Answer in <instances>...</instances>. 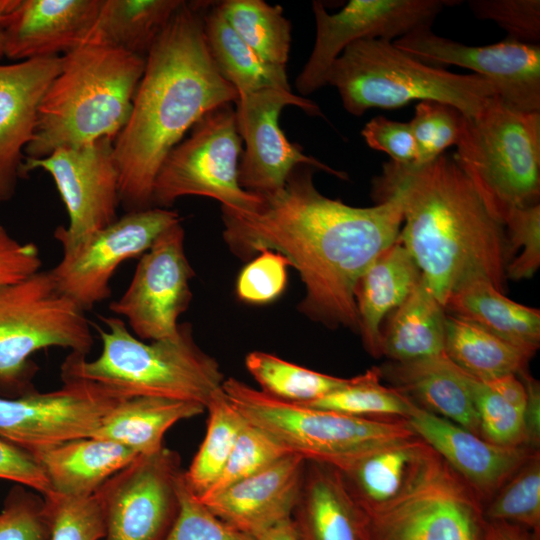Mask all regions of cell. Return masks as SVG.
Segmentation results:
<instances>
[{
	"mask_svg": "<svg viewBox=\"0 0 540 540\" xmlns=\"http://www.w3.org/2000/svg\"><path fill=\"white\" fill-rule=\"evenodd\" d=\"M312 169L296 167L280 190L259 195L251 212L222 207L223 239L242 259L264 250L282 254L305 285L299 311L326 327L358 332L356 282L397 240L402 203L396 193L363 208L330 199L315 187Z\"/></svg>",
	"mask_w": 540,
	"mask_h": 540,
	"instance_id": "obj_1",
	"label": "cell"
},
{
	"mask_svg": "<svg viewBox=\"0 0 540 540\" xmlns=\"http://www.w3.org/2000/svg\"><path fill=\"white\" fill-rule=\"evenodd\" d=\"M207 1H184L145 59L127 123L113 141L125 212L152 207L159 169L184 135L238 93L216 68L204 34Z\"/></svg>",
	"mask_w": 540,
	"mask_h": 540,
	"instance_id": "obj_2",
	"label": "cell"
},
{
	"mask_svg": "<svg viewBox=\"0 0 540 540\" xmlns=\"http://www.w3.org/2000/svg\"><path fill=\"white\" fill-rule=\"evenodd\" d=\"M372 193L375 202L391 193L400 197L398 240L443 307L452 293L476 280L505 292L512 260L505 227L452 158L441 154L421 166L386 162Z\"/></svg>",
	"mask_w": 540,
	"mask_h": 540,
	"instance_id": "obj_3",
	"label": "cell"
},
{
	"mask_svg": "<svg viewBox=\"0 0 540 540\" xmlns=\"http://www.w3.org/2000/svg\"><path fill=\"white\" fill-rule=\"evenodd\" d=\"M144 68L145 59L87 36L61 57L25 157L40 159L61 148L114 140L128 121Z\"/></svg>",
	"mask_w": 540,
	"mask_h": 540,
	"instance_id": "obj_4",
	"label": "cell"
},
{
	"mask_svg": "<svg viewBox=\"0 0 540 540\" xmlns=\"http://www.w3.org/2000/svg\"><path fill=\"white\" fill-rule=\"evenodd\" d=\"M107 329L96 326L101 353L92 361L70 353L60 376L86 380L110 395L160 397L195 402L206 409L222 391L223 374L217 361L195 343L191 326L180 324L173 337L145 342L117 316H99Z\"/></svg>",
	"mask_w": 540,
	"mask_h": 540,
	"instance_id": "obj_5",
	"label": "cell"
},
{
	"mask_svg": "<svg viewBox=\"0 0 540 540\" xmlns=\"http://www.w3.org/2000/svg\"><path fill=\"white\" fill-rule=\"evenodd\" d=\"M326 84L337 89L344 109L354 116L419 100L443 103L473 117L488 98L497 96L486 78L428 65L383 39H363L346 47L332 64Z\"/></svg>",
	"mask_w": 540,
	"mask_h": 540,
	"instance_id": "obj_6",
	"label": "cell"
},
{
	"mask_svg": "<svg viewBox=\"0 0 540 540\" xmlns=\"http://www.w3.org/2000/svg\"><path fill=\"white\" fill-rule=\"evenodd\" d=\"M452 158L488 211L502 224L540 196V111L516 109L498 96L463 119Z\"/></svg>",
	"mask_w": 540,
	"mask_h": 540,
	"instance_id": "obj_7",
	"label": "cell"
},
{
	"mask_svg": "<svg viewBox=\"0 0 540 540\" xmlns=\"http://www.w3.org/2000/svg\"><path fill=\"white\" fill-rule=\"evenodd\" d=\"M222 390L244 420L287 452L342 470L361 455L415 436L402 418H364L280 401L235 378Z\"/></svg>",
	"mask_w": 540,
	"mask_h": 540,
	"instance_id": "obj_8",
	"label": "cell"
},
{
	"mask_svg": "<svg viewBox=\"0 0 540 540\" xmlns=\"http://www.w3.org/2000/svg\"><path fill=\"white\" fill-rule=\"evenodd\" d=\"M93 344L85 311L58 288L49 270L0 286V396L37 390L33 353L61 347L87 356Z\"/></svg>",
	"mask_w": 540,
	"mask_h": 540,
	"instance_id": "obj_9",
	"label": "cell"
},
{
	"mask_svg": "<svg viewBox=\"0 0 540 540\" xmlns=\"http://www.w3.org/2000/svg\"><path fill=\"white\" fill-rule=\"evenodd\" d=\"M241 153L235 109L225 104L211 110L162 163L153 185L152 207L169 208L181 197L196 195L216 199L234 211L255 210L261 197L244 190L238 181Z\"/></svg>",
	"mask_w": 540,
	"mask_h": 540,
	"instance_id": "obj_10",
	"label": "cell"
},
{
	"mask_svg": "<svg viewBox=\"0 0 540 540\" xmlns=\"http://www.w3.org/2000/svg\"><path fill=\"white\" fill-rule=\"evenodd\" d=\"M365 512L369 540H482L486 524L481 499L437 453L403 493Z\"/></svg>",
	"mask_w": 540,
	"mask_h": 540,
	"instance_id": "obj_11",
	"label": "cell"
},
{
	"mask_svg": "<svg viewBox=\"0 0 540 540\" xmlns=\"http://www.w3.org/2000/svg\"><path fill=\"white\" fill-rule=\"evenodd\" d=\"M113 141L101 138L55 150L40 158L24 159L22 174L41 169L53 179L68 215V225L58 226L54 238L62 250L71 248L115 220L120 206V176Z\"/></svg>",
	"mask_w": 540,
	"mask_h": 540,
	"instance_id": "obj_12",
	"label": "cell"
},
{
	"mask_svg": "<svg viewBox=\"0 0 540 540\" xmlns=\"http://www.w3.org/2000/svg\"><path fill=\"white\" fill-rule=\"evenodd\" d=\"M235 104L238 133L245 143L238 169V181L244 190L257 195L278 191L293 170L302 165L348 179L346 172L306 155L287 139L280 127V113L288 105L310 116L322 117L320 107L313 101L292 90L268 88L239 95Z\"/></svg>",
	"mask_w": 540,
	"mask_h": 540,
	"instance_id": "obj_13",
	"label": "cell"
},
{
	"mask_svg": "<svg viewBox=\"0 0 540 540\" xmlns=\"http://www.w3.org/2000/svg\"><path fill=\"white\" fill-rule=\"evenodd\" d=\"M181 222L177 211L150 207L128 211L75 246L62 250L50 269L58 288L84 311L111 296V279L128 259L139 258L166 229Z\"/></svg>",
	"mask_w": 540,
	"mask_h": 540,
	"instance_id": "obj_14",
	"label": "cell"
},
{
	"mask_svg": "<svg viewBox=\"0 0 540 540\" xmlns=\"http://www.w3.org/2000/svg\"><path fill=\"white\" fill-rule=\"evenodd\" d=\"M454 1L350 0L334 14L320 1L312 2L316 35L312 52L296 78L304 97L327 85L334 61L350 44L363 39L392 41L423 28H431L437 15Z\"/></svg>",
	"mask_w": 540,
	"mask_h": 540,
	"instance_id": "obj_15",
	"label": "cell"
},
{
	"mask_svg": "<svg viewBox=\"0 0 540 540\" xmlns=\"http://www.w3.org/2000/svg\"><path fill=\"white\" fill-rule=\"evenodd\" d=\"M57 390L0 396V439L33 456L58 444L92 437L120 398L86 380L61 377Z\"/></svg>",
	"mask_w": 540,
	"mask_h": 540,
	"instance_id": "obj_16",
	"label": "cell"
},
{
	"mask_svg": "<svg viewBox=\"0 0 540 540\" xmlns=\"http://www.w3.org/2000/svg\"><path fill=\"white\" fill-rule=\"evenodd\" d=\"M177 452L166 447L138 456L96 492L105 534L102 540H162L178 513Z\"/></svg>",
	"mask_w": 540,
	"mask_h": 540,
	"instance_id": "obj_17",
	"label": "cell"
},
{
	"mask_svg": "<svg viewBox=\"0 0 540 540\" xmlns=\"http://www.w3.org/2000/svg\"><path fill=\"white\" fill-rule=\"evenodd\" d=\"M194 271L184 250L181 222L161 233L139 257L125 292L109 305L127 320L133 334L144 341L175 336L178 318L187 310Z\"/></svg>",
	"mask_w": 540,
	"mask_h": 540,
	"instance_id": "obj_18",
	"label": "cell"
},
{
	"mask_svg": "<svg viewBox=\"0 0 540 540\" xmlns=\"http://www.w3.org/2000/svg\"><path fill=\"white\" fill-rule=\"evenodd\" d=\"M393 44L428 65L464 67L489 80L496 95L527 112L540 111V45L507 38L485 46H469L423 28Z\"/></svg>",
	"mask_w": 540,
	"mask_h": 540,
	"instance_id": "obj_19",
	"label": "cell"
},
{
	"mask_svg": "<svg viewBox=\"0 0 540 540\" xmlns=\"http://www.w3.org/2000/svg\"><path fill=\"white\" fill-rule=\"evenodd\" d=\"M102 0H6L4 57L14 62L62 57L79 46Z\"/></svg>",
	"mask_w": 540,
	"mask_h": 540,
	"instance_id": "obj_20",
	"label": "cell"
},
{
	"mask_svg": "<svg viewBox=\"0 0 540 540\" xmlns=\"http://www.w3.org/2000/svg\"><path fill=\"white\" fill-rule=\"evenodd\" d=\"M406 421L481 500L492 497L535 453L526 446L493 444L415 403Z\"/></svg>",
	"mask_w": 540,
	"mask_h": 540,
	"instance_id": "obj_21",
	"label": "cell"
},
{
	"mask_svg": "<svg viewBox=\"0 0 540 540\" xmlns=\"http://www.w3.org/2000/svg\"><path fill=\"white\" fill-rule=\"evenodd\" d=\"M61 68V57L0 64V203L11 200L23 177L25 150L40 102Z\"/></svg>",
	"mask_w": 540,
	"mask_h": 540,
	"instance_id": "obj_22",
	"label": "cell"
},
{
	"mask_svg": "<svg viewBox=\"0 0 540 540\" xmlns=\"http://www.w3.org/2000/svg\"><path fill=\"white\" fill-rule=\"evenodd\" d=\"M305 466V459L289 453L260 472L200 501L222 522L255 538L291 518Z\"/></svg>",
	"mask_w": 540,
	"mask_h": 540,
	"instance_id": "obj_23",
	"label": "cell"
},
{
	"mask_svg": "<svg viewBox=\"0 0 540 540\" xmlns=\"http://www.w3.org/2000/svg\"><path fill=\"white\" fill-rule=\"evenodd\" d=\"M299 540H369L368 518L334 467L306 461L291 515Z\"/></svg>",
	"mask_w": 540,
	"mask_h": 540,
	"instance_id": "obj_24",
	"label": "cell"
},
{
	"mask_svg": "<svg viewBox=\"0 0 540 540\" xmlns=\"http://www.w3.org/2000/svg\"><path fill=\"white\" fill-rule=\"evenodd\" d=\"M396 390L423 409L480 435L470 375L447 355L410 362H394L379 368Z\"/></svg>",
	"mask_w": 540,
	"mask_h": 540,
	"instance_id": "obj_25",
	"label": "cell"
},
{
	"mask_svg": "<svg viewBox=\"0 0 540 540\" xmlns=\"http://www.w3.org/2000/svg\"><path fill=\"white\" fill-rule=\"evenodd\" d=\"M421 280L416 262L398 238L360 275L354 299L358 332L369 354L382 356V321L407 299Z\"/></svg>",
	"mask_w": 540,
	"mask_h": 540,
	"instance_id": "obj_26",
	"label": "cell"
},
{
	"mask_svg": "<svg viewBox=\"0 0 540 540\" xmlns=\"http://www.w3.org/2000/svg\"><path fill=\"white\" fill-rule=\"evenodd\" d=\"M435 455L415 435L381 445L338 471L357 503L367 511L403 493Z\"/></svg>",
	"mask_w": 540,
	"mask_h": 540,
	"instance_id": "obj_27",
	"label": "cell"
},
{
	"mask_svg": "<svg viewBox=\"0 0 540 540\" xmlns=\"http://www.w3.org/2000/svg\"><path fill=\"white\" fill-rule=\"evenodd\" d=\"M138 456L125 446L97 437L67 441L34 455L52 492L69 497L92 496Z\"/></svg>",
	"mask_w": 540,
	"mask_h": 540,
	"instance_id": "obj_28",
	"label": "cell"
},
{
	"mask_svg": "<svg viewBox=\"0 0 540 540\" xmlns=\"http://www.w3.org/2000/svg\"><path fill=\"white\" fill-rule=\"evenodd\" d=\"M444 310L532 355L539 348L540 310L510 300L487 281L470 282L452 293Z\"/></svg>",
	"mask_w": 540,
	"mask_h": 540,
	"instance_id": "obj_29",
	"label": "cell"
},
{
	"mask_svg": "<svg viewBox=\"0 0 540 540\" xmlns=\"http://www.w3.org/2000/svg\"><path fill=\"white\" fill-rule=\"evenodd\" d=\"M205 410L199 403L160 397L120 399L92 437L118 443L139 456L149 455L164 447V435L173 425Z\"/></svg>",
	"mask_w": 540,
	"mask_h": 540,
	"instance_id": "obj_30",
	"label": "cell"
},
{
	"mask_svg": "<svg viewBox=\"0 0 540 540\" xmlns=\"http://www.w3.org/2000/svg\"><path fill=\"white\" fill-rule=\"evenodd\" d=\"M388 316L381 332L382 355L410 362L445 353L446 312L423 280Z\"/></svg>",
	"mask_w": 540,
	"mask_h": 540,
	"instance_id": "obj_31",
	"label": "cell"
},
{
	"mask_svg": "<svg viewBox=\"0 0 540 540\" xmlns=\"http://www.w3.org/2000/svg\"><path fill=\"white\" fill-rule=\"evenodd\" d=\"M183 0H102L89 37L146 59Z\"/></svg>",
	"mask_w": 540,
	"mask_h": 540,
	"instance_id": "obj_32",
	"label": "cell"
},
{
	"mask_svg": "<svg viewBox=\"0 0 540 540\" xmlns=\"http://www.w3.org/2000/svg\"><path fill=\"white\" fill-rule=\"evenodd\" d=\"M203 16L204 34L213 62L238 96L263 89L291 90L287 72L265 62L240 38L211 2Z\"/></svg>",
	"mask_w": 540,
	"mask_h": 540,
	"instance_id": "obj_33",
	"label": "cell"
},
{
	"mask_svg": "<svg viewBox=\"0 0 540 540\" xmlns=\"http://www.w3.org/2000/svg\"><path fill=\"white\" fill-rule=\"evenodd\" d=\"M445 354L467 374L488 381L526 371L532 354L478 325L446 313Z\"/></svg>",
	"mask_w": 540,
	"mask_h": 540,
	"instance_id": "obj_34",
	"label": "cell"
},
{
	"mask_svg": "<svg viewBox=\"0 0 540 540\" xmlns=\"http://www.w3.org/2000/svg\"><path fill=\"white\" fill-rule=\"evenodd\" d=\"M216 7L263 62L287 72L291 23L281 6L263 0H224L216 2Z\"/></svg>",
	"mask_w": 540,
	"mask_h": 540,
	"instance_id": "obj_35",
	"label": "cell"
},
{
	"mask_svg": "<svg viewBox=\"0 0 540 540\" xmlns=\"http://www.w3.org/2000/svg\"><path fill=\"white\" fill-rule=\"evenodd\" d=\"M246 368L260 391L283 402L307 405L346 386L351 378L316 372L269 353L253 351L246 356Z\"/></svg>",
	"mask_w": 540,
	"mask_h": 540,
	"instance_id": "obj_36",
	"label": "cell"
},
{
	"mask_svg": "<svg viewBox=\"0 0 540 540\" xmlns=\"http://www.w3.org/2000/svg\"><path fill=\"white\" fill-rule=\"evenodd\" d=\"M206 435L183 477L191 491L200 497L220 475L245 424L229 403L223 390L208 405Z\"/></svg>",
	"mask_w": 540,
	"mask_h": 540,
	"instance_id": "obj_37",
	"label": "cell"
},
{
	"mask_svg": "<svg viewBox=\"0 0 540 540\" xmlns=\"http://www.w3.org/2000/svg\"><path fill=\"white\" fill-rule=\"evenodd\" d=\"M380 370L374 367L364 374L306 406L336 411L356 417L406 419L414 402L393 387L380 383Z\"/></svg>",
	"mask_w": 540,
	"mask_h": 540,
	"instance_id": "obj_38",
	"label": "cell"
},
{
	"mask_svg": "<svg viewBox=\"0 0 540 540\" xmlns=\"http://www.w3.org/2000/svg\"><path fill=\"white\" fill-rule=\"evenodd\" d=\"M486 521L520 524L539 531L540 459L534 453L492 496L484 510Z\"/></svg>",
	"mask_w": 540,
	"mask_h": 540,
	"instance_id": "obj_39",
	"label": "cell"
},
{
	"mask_svg": "<svg viewBox=\"0 0 540 540\" xmlns=\"http://www.w3.org/2000/svg\"><path fill=\"white\" fill-rule=\"evenodd\" d=\"M286 454L289 452L270 436L245 422L220 475L198 498L203 500L212 497L267 468Z\"/></svg>",
	"mask_w": 540,
	"mask_h": 540,
	"instance_id": "obj_40",
	"label": "cell"
},
{
	"mask_svg": "<svg viewBox=\"0 0 540 540\" xmlns=\"http://www.w3.org/2000/svg\"><path fill=\"white\" fill-rule=\"evenodd\" d=\"M50 528L48 540H102L104 521L98 497L43 496Z\"/></svg>",
	"mask_w": 540,
	"mask_h": 540,
	"instance_id": "obj_41",
	"label": "cell"
},
{
	"mask_svg": "<svg viewBox=\"0 0 540 540\" xmlns=\"http://www.w3.org/2000/svg\"><path fill=\"white\" fill-rule=\"evenodd\" d=\"M464 116L454 107L421 101L409 122L417 147V159L412 165L427 164L459 141Z\"/></svg>",
	"mask_w": 540,
	"mask_h": 540,
	"instance_id": "obj_42",
	"label": "cell"
},
{
	"mask_svg": "<svg viewBox=\"0 0 540 540\" xmlns=\"http://www.w3.org/2000/svg\"><path fill=\"white\" fill-rule=\"evenodd\" d=\"M469 385L481 437L500 446L527 447L523 412L471 375Z\"/></svg>",
	"mask_w": 540,
	"mask_h": 540,
	"instance_id": "obj_43",
	"label": "cell"
},
{
	"mask_svg": "<svg viewBox=\"0 0 540 540\" xmlns=\"http://www.w3.org/2000/svg\"><path fill=\"white\" fill-rule=\"evenodd\" d=\"M177 516L162 540H254L218 519L186 484L183 471L176 478Z\"/></svg>",
	"mask_w": 540,
	"mask_h": 540,
	"instance_id": "obj_44",
	"label": "cell"
},
{
	"mask_svg": "<svg viewBox=\"0 0 540 540\" xmlns=\"http://www.w3.org/2000/svg\"><path fill=\"white\" fill-rule=\"evenodd\" d=\"M49 536L43 496L16 484L0 510V540H48Z\"/></svg>",
	"mask_w": 540,
	"mask_h": 540,
	"instance_id": "obj_45",
	"label": "cell"
},
{
	"mask_svg": "<svg viewBox=\"0 0 540 540\" xmlns=\"http://www.w3.org/2000/svg\"><path fill=\"white\" fill-rule=\"evenodd\" d=\"M511 255L522 248L506 269L507 279L532 277L540 265V205L512 210L503 223Z\"/></svg>",
	"mask_w": 540,
	"mask_h": 540,
	"instance_id": "obj_46",
	"label": "cell"
},
{
	"mask_svg": "<svg viewBox=\"0 0 540 540\" xmlns=\"http://www.w3.org/2000/svg\"><path fill=\"white\" fill-rule=\"evenodd\" d=\"M473 14L497 23L508 33V38L524 43L539 44V0H470Z\"/></svg>",
	"mask_w": 540,
	"mask_h": 540,
	"instance_id": "obj_47",
	"label": "cell"
},
{
	"mask_svg": "<svg viewBox=\"0 0 540 540\" xmlns=\"http://www.w3.org/2000/svg\"><path fill=\"white\" fill-rule=\"evenodd\" d=\"M288 260L272 250L261 251L240 272L236 291L238 297L253 304H263L276 299L287 283Z\"/></svg>",
	"mask_w": 540,
	"mask_h": 540,
	"instance_id": "obj_48",
	"label": "cell"
},
{
	"mask_svg": "<svg viewBox=\"0 0 540 540\" xmlns=\"http://www.w3.org/2000/svg\"><path fill=\"white\" fill-rule=\"evenodd\" d=\"M361 135L370 148L386 153L394 163L412 165L416 162L417 147L409 122L377 116L366 123Z\"/></svg>",
	"mask_w": 540,
	"mask_h": 540,
	"instance_id": "obj_49",
	"label": "cell"
},
{
	"mask_svg": "<svg viewBox=\"0 0 540 540\" xmlns=\"http://www.w3.org/2000/svg\"><path fill=\"white\" fill-rule=\"evenodd\" d=\"M0 479L15 482L42 496L52 492L36 458L2 439H0Z\"/></svg>",
	"mask_w": 540,
	"mask_h": 540,
	"instance_id": "obj_50",
	"label": "cell"
},
{
	"mask_svg": "<svg viewBox=\"0 0 540 540\" xmlns=\"http://www.w3.org/2000/svg\"><path fill=\"white\" fill-rule=\"evenodd\" d=\"M42 259L33 242H20L0 227V286L41 270Z\"/></svg>",
	"mask_w": 540,
	"mask_h": 540,
	"instance_id": "obj_51",
	"label": "cell"
},
{
	"mask_svg": "<svg viewBox=\"0 0 540 540\" xmlns=\"http://www.w3.org/2000/svg\"><path fill=\"white\" fill-rule=\"evenodd\" d=\"M522 378L527 391V401L524 410V422L527 447L539 442L540 435V389L539 383L524 371L518 374Z\"/></svg>",
	"mask_w": 540,
	"mask_h": 540,
	"instance_id": "obj_52",
	"label": "cell"
},
{
	"mask_svg": "<svg viewBox=\"0 0 540 540\" xmlns=\"http://www.w3.org/2000/svg\"><path fill=\"white\" fill-rule=\"evenodd\" d=\"M483 382L524 414L527 391L522 380L516 374H507Z\"/></svg>",
	"mask_w": 540,
	"mask_h": 540,
	"instance_id": "obj_53",
	"label": "cell"
},
{
	"mask_svg": "<svg viewBox=\"0 0 540 540\" xmlns=\"http://www.w3.org/2000/svg\"><path fill=\"white\" fill-rule=\"evenodd\" d=\"M482 540H529V538L518 525L486 521Z\"/></svg>",
	"mask_w": 540,
	"mask_h": 540,
	"instance_id": "obj_54",
	"label": "cell"
},
{
	"mask_svg": "<svg viewBox=\"0 0 540 540\" xmlns=\"http://www.w3.org/2000/svg\"><path fill=\"white\" fill-rule=\"evenodd\" d=\"M254 540H299L293 527L291 518L278 523L265 532L259 534Z\"/></svg>",
	"mask_w": 540,
	"mask_h": 540,
	"instance_id": "obj_55",
	"label": "cell"
},
{
	"mask_svg": "<svg viewBox=\"0 0 540 540\" xmlns=\"http://www.w3.org/2000/svg\"><path fill=\"white\" fill-rule=\"evenodd\" d=\"M6 8V0H0V60L4 57L3 48V17Z\"/></svg>",
	"mask_w": 540,
	"mask_h": 540,
	"instance_id": "obj_56",
	"label": "cell"
},
{
	"mask_svg": "<svg viewBox=\"0 0 540 540\" xmlns=\"http://www.w3.org/2000/svg\"><path fill=\"white\" fill-rule=\"evenodd\" d=\"M1 226H2V225L0 224V227H1Z\"/></svg>",
	"mask_w": 540,
	"mask_h": 540,
	"instance_id": "obj_57",
	"label": "cell"
}]
</instances>
